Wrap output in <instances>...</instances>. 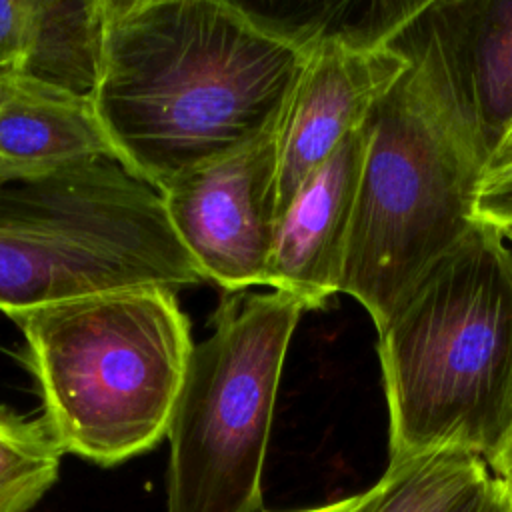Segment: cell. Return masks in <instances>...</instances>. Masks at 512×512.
<instances>
[{"label": "cell", "instance_id": "6da1fadb", "mask_svg": "<svg viewBox=\"0 0 512 512\" xmlns=\"http://www.w3.org/2000/svg\"><path fill=\"white\" fill-rule=\"evenodd\" d=\"M310 32L224 0H104L92 102L116 160L158 192L274 130Z\"/></svg>", "mask_w": 512, "mask_h": 512}, {"label": "cell", "instance_id": "7a4b0ae2", "mask_svg": "<svg viewBox=\"0 0 512 512\" xmlns=\"http://www.w3.org/2000/svg\"><path fill=\"white\" fill-rule=\"evenodd\" d=\"M390 462H488L512 420V250L476 224L378 332Z\"/></svg>", "mask_w": 512, "mask_h": 512}, {"label": "cell", "instance_id": "3957f363", "mask_svg": "<svg viewBox=\"0 0 512 512\" xmlns=\"http://www.w3.org/2000/svg\"><path fill=\"white\" fill-rule=\"evenodd\" d=\"M64 452L114 466L166 434L194 350L176 292L132 286L8 314Z\"/></svg>", "mask_w": 512, "mask_h": 512}, {"label": "cell", "instance_id": "277c9868", "mask_svg": "<svg viewBox=\"0 0 512 512\" xmlns=\"http://www.w3.org/2000/svg\"><path fill=\"white\" fill-rule=\"evenodd\" d=\"M204 276L176 238L160 192L118 160L0 174V310Z\"/></svg>", "mask_w": 512, "mask_h": 512}, {"label": "cell", "instance_id": "5b68a950", "mask_svg": "<svg viewBox=\"0 0 512 512\" xmlns=\"http://www.w3.org/2000/svg\"><path fill=\"white\" fill-rule=\"evenodd\" d=\"M340 292L380 332L424 276L476 226L484 166L410 68L374 106Z\"/></svg>", "mask_w": 512, "mask_h": 512}, {"label": "cell", "instance_id": "8992f818", "mask_svg": "<svg viewBox=\"0 0 512 512\" xmlns=\"http://www.w3.org/2000/svg\"><path fill=\"white\" fill-rule=\"evenodd\" d=\"M302 312L278 290L224 294L170 418L166 512H262L276 394Z\"/></svg>", "mask_w": 512, "mask_h": 512}, {"label": "cell", "instance_id": "52a82bcc", "mask_svg": "<svg viewBox=\"0 0 512 512\" xmlns=\"http://www.w3.org/2000/svg\"><path fill=\"white\" fill-rule=\"evenodd\" d=\"M388 46L486 168L512 124V0L420 2Z\"/></svg>", "mask_w": 512, "mask_h": 512}, {"label": "cell", "instance_id": "ba28073f", "mask_svg": "<svg viewBox=\"0 0 512 512\" xmlns=\"http://www.w3.org/2000/svg\"><path fill=\"white\" fill-rule=\"evenodd\" d=\"M278 134L280 124L160 190L176 238L204 280L224 292L266 286L278 222Z\"/></svg>", "mask_w": 512, "mask_h": 512}, {"label": "cell", "instance_id": "9c48e42d", "mask_svg": "<svg viewBox=\"0 0 512 512\" xmlns=\"http://www.w3.org/2000/svg\"><path fill=\"white\" fill-rule=\"evenodd\" d=\"M410 70L386 42L350 28L310 32L278 134V216L298 186Z\"/></svg>", "mask_w": 512, "mask_h": 512}, {"label": "cell", "instance_id": "30bf717a", "mask_svg": "<svg viewBox=\"0 0 512 512\" xmlns=\"http://www.w3.org/2000/svg\"><path fill=\"white\" fill-rule=\"evenodd\" d=\"M366 152V128L350 132L280 212L266 286L322 308L340 292L344 252Z\"/></svg>", "mask_w": 512, "mask_h": 512}, {"label": "cell", "instance_id": "8fae6325", "mask_svg": "<svg viewBox=\"0 0 512 512\" xmlns=\"http://www.w3.org/2000/svg\"><path fill=\"white\" fill-rule=\"evenodd\" d=\"M112 158L92 96L34 78L0 74V174L38 172Z\"/></svg>", "mask_w": 512, "mask_h": 512}, {"label": "cell", "instance_id": "7c38bea8", "mask_svg": "<svg viewBox=\"0 0 512 512\" xmlns=\"http://www.w3.org/2000/svg\"><path fill=\"white\" fill-rule=\"evenodd\" d=\"M104 0H32V22L16 74L92 96L102 52Z\"/></svg>", "mask_w": 512, "mask_h": 512}, {"label": "cell", "instance_id": "4fadbf2b", "mask_svg": "<svg viewBox=\"0 0 512 512\" xmlns=\"http://www.w3.org/2000/svg\"><path fill=\"white\" fill-rule=\"evenodd\" d=\"M490 480L488 462L462 450L396 460L370 486L366 512H460Z\"/></svg>", "mask_w": 512, "mask_h": 512}, {"label": "cell", "instance_id": "5bb4252c", "mask_svg": "<svg viewBox=\"0 0 512 512\" xmlns=\"http://www.w3.org/2000/svg\"><path fill=\"white\" fill-rule=\"evenodd\" d=\"M62 454L44 418L0 408V512H28L58 480Z\"/></svg>", "mask_w": 512, "mask_h": 512}, {"label": "cell", "instance_id": "9a60e30c", "mask_svg": "<svg viewBox=\"0 0 512 512\" xmlns=\"http://www.w3.org/2000/svg\"><path fill=\"white\" fill-rule=\"evenodd\" d=\"M472 218L502 236L512 232V162L482 172Z\"/></svg>", "mask_w": 512, "mask_h": 512}, {"label": "cell", "instance_id": "2e32d148", "mask_svg": "<svg viewBox=\"0 0 512 512\" xmlns=\"http://www.w3.org/2000/svg\"><path fill=\"white\" fill-rule=\"evenodd\" d=\"M32 0H0V74L16 72L28 44Z\"/></svg>", "mask_w": 512, "mask_h": 512}, {"label": "cell", "instance_id": "e0dca14e", "mask_svg": "<svg viewBox=\"0 0 512 512\" xmlns=\"http://www.w3.org/2000/svg\"><path fill=\"white\" fill-rule=\"evenodd\" d=\"M460 512H512V500L504 486L492 476V480Z\"/></svg>", "mask_w": 512, "mask_h": 512}, {"label": "cell", "instance_id": "ac0fdd59", "mask_svg": "<svg viewBox=\"0 0 512 512\" xmlns=\"http://www.w3.org/2000/svg\"><path fill=\"white\" fill-rule=\"evenodd\" d=\"M488 466H490L492 476L504 486L506 494L512 500V420H510L498 448L488 458Z\"/></svg>", "mask_w": 512, "mask_h": 512}, {"label": "cell", "instance_id": "d6986e66", "mask_svg": "<svg viewBox=\"0 0 512 512\" xmlns=\"http://www.w3.org/2000/svg\"><path fill=\"white\" fill-rule=\"evenodd\" d=\"M370 502H372V488H368L360 494L336 500V502H328V504L304 508V510H292V512H366ZM262 512H266V510H262Z\"/></svg>", "mask_w": 512, "mask_h": 512}, {"label": "cell", "instance_id": "ffe728a7", "mask_svg": "<svg viewBox=\"0 0 512 512\" xmlns=\"http://www.w3.org/2000/svg\"><path fill=\"white\" fill-rule=\"evenodd\" d=\"M506 162H512V124H510V128H508V132H506L504 140L500 142V146H498V148H496V152L492 154L490 162L486 164L484 172H486V170H490V168L502 166V164H506Z\"/></svg>", "mask_w": 512, "mask_h": 512}, {"label": "cell", "instance_id": "44dd1931", "mask_svg": "<svg viewBox=\"0 0 512 512\" xmlns=\"http://www.w3.org/2000/svg\"><path fill=\"white\" fill-rule=\"evenodd\" d=\"M504 238H506V240H510V244H512V232H508Z\"/></svg>", "mask_w": 512, "mask_h": 512}]
</instances>
